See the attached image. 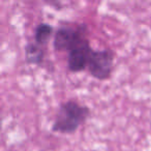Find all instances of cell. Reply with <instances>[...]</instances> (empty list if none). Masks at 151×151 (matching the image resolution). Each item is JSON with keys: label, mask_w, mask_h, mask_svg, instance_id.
Returning <instances> with one entry per match:
<instances>
[{"label": "cell", "mask_w": 151, "mask_h": 151, "mask_svg": "<svg viewBox=\"0 0 151 151\" xmlns=\"http://www.w3.org/2000/svg\"><path fill=\"white\" fill-rule=\"evenodd\" d=\"M89 116L88 106L75 99L65 101L57 109L51 129L57 134H73L87 121Z\"/></svg>", "instance_id": "cell-1"}, {"label": "cell", "mask_w": 151, "mask_h": 151, "mask_svg": "<svg viewBox=\"0 0 151 151\" xmlns=\"http://www.w3.org/2000/svg\"><path fill=\"white\" fill-rule=\"evenodd\" d=\"M89 37L87 24L79 22H62L55 29L53 48L56 52H69L73 47L84 38Z\"/></svg>", "instance_id": "cell-2"}, {"label": "cell", "mask_w": 151, "mask_h": 151, "mask_svg": "<svg viewBox=\"0 0 151 151\" xmlns=\"http://www.w3.org/2000/svg\"><path fill=\"white\" fill-rule=\"evenodd\" d=\"M115 54L109 48L93 50L89 59L87 71L99 81H107L111 78L114 69Z\"/></svg>", "instance_id": "cell-3"}, {"label": "cell", "mask_w": 151, "mask_h": 151, "mask_svg": "<svg viewBox=\"0 0 151 151\" xmlns=\"http://www.w3.org/2000/svg\"><path fill=\"white\" fill-rule=\"evenodd\" d=\"M93 49L90 45L89 37L79 42L67 53V69L70 73H81L87 70L89 59Z\"/></svg>", "instance_id": "cell-4"}, {"label": "cell", "mask_w": 151, "mask_h": 151, "mask_svg": "<svg viewBox=\"0 0 151 151\" xmlns=\"http://www.w3.org/2000/svg\"><path fill=\"white\" fill-rule=\"evenodd\" d=\"M25 61L30 65H42L47 54V47L42 46L33 40L27 42L25 45Z\"/></svg>", "instance_id": "cell-5"}, {"label": "cell", "mask_w": 151, "mask_h": 151, "mask_svg": "<svg viewBox=\"0 0 151 151\" xmlns=\"http://www.w3.org/2000/svg\"><path fill=\"white\" fill-rule=\"evenodd\" d=\"M54 33L55 29L51 24L46 23V22H42L34 29L33 38L32 40L37 42V44L42 45V46L48 47L49 42L54 36Z\"/></svg>", "instance_id": "cell-6"}]
</instances>
